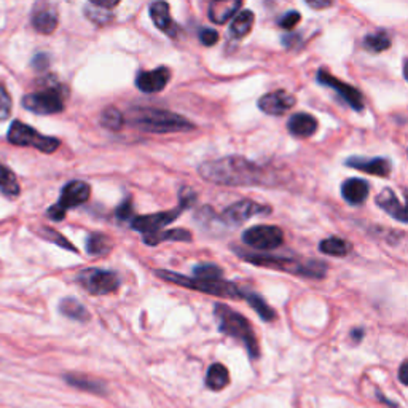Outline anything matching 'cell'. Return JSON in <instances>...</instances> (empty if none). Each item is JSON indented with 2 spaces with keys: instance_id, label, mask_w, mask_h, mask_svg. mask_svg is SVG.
Masks as SVG:
<instances>
[{
  "instance_id": "d6a6232c",
  "label": "cell",
  "mask_w": 408,
  "mask_h": 408,
  "mask_svg": "<svg viewBox=\"0 0 408 408\" xmlns=\"http://www.w3.org/2000/svg\"><path fill=\"white\" fill-rule=\"evenodd\" d=\"M85 17L92 23L98 24V26H107L109 23L114 21V13L110 12V10H105L93 2H89L87 7H85Z\"/></svg>"
},
{
  "instance_id": "5b68a950",
  "label": "cell",
  "mask_w": 408,
  "mask_h": 408,
  "mask_svg": "<svg viewBox=\"0 0 408 408\" xmlns=\"http://www.w3.org/2000/svg\"><path fill=\"white\" fill-rule=\"evenodd\" d=\"M155 275L161 278L166 283L185 287V289L198 290L203 292V294L215 295V297H224V299H231V300H241L244 297V290H241L235 283H230V281H208V279H196V278H187V276L174 273V271H166V270H157Z\"/></svg>"
},
{
  "instance_id": "f1b7e54d",
  "label": "cell",
  "mask_w": 408,
  "mask_h": 408,
  "mask_svg": "<svg viewBox=\"0 0 408 408\" xmlns=\"http://www.w3.org/2000/svg\"><path fill=\"white\" fill-rule=\"evenodd\" d=\"M254 13L250 10H244L241 12L238 17L235 18V21L231 23L230 28V35L235 39H243L252 31V26H254Z\"/></svg>"
},
{
  "instance_id": "f546056e",
  "label": "cell",
  "mask_w": 408,
  "mask_h": 408,
  "mask_svg": "<svg viewBox=\"0 0 408 408\" xmlns=\"http://www.w3.org/2000/svg\"><path fill=\"white\" fill-rule=\"evenodd\" d=\"M391 37L386 31H378L375 34L365 35L364 39V48L370 53H381L385 50L391 48Z\"/></svg>"
},
{
  "instance_id": "f35d334b",
  "label": "cell",
  "mask_w": 408,
  "mask_h": 408,
  "mask_svg": "<svg viewBox=\"0 0 408 408\" xmlns=\"http://www.w3.org/2000/svg\"><path fill=\"white\" fill-rule=\"evenodd\" d=\"M300 21H301L300 13L295 12V10H292V12H287L284 17L279 19V26L283 29H287V31H290V29H294Z\"/></svg>"
},
{
  "instance_id": "d590c367",
  "label": "cell",
  "mask_w": 408,
  "mask_h": 408,
  "mask_svg": "<svg viewBox=\"0 0 408 408\" xmlns=\"http://www.w3.org/2000/svg\"><path fill=\"white\" fill-rule=\"evenodd\" d=\"M37 233L42 236V238H45L47 241H52V243L61 246V248L67 249V250H72V252H78L77 248L75 246L70 244V241L67 238H64V236L61 233H58L56 230L53 228H47V226H42V228L37 230Z\"/></svg>"
},
{
  "instance_id": "8992f818",
  "label": "cell",
  "mask_w": 408,
  "mask_h": 408,
  "mask_svg": "<svg viewBox=\"0 0 408 408\" xmlns=\"http://www.w3.org/2000/svg\"><path fill=\"white\" fill-rule=\"evenodd\" d=\"M24 109L37 115H53L64 110V88L53 80L45 83L39 92L29 93L23 98Z\"/></svg>"
},
{
  "instance_id": "7bdbcfd3",
  "label": "cell",
  "mask_w": 408,
  "mask_h": 408,
  "mask_svg": "<svg viewBox=\"0 0 408 408\" xmlns=\"http://www.w3.org/2000/svg\"><path fill=\"white\" fill-rule=\"evenodd\" d=\"M399 380L402 385H407V361L402 362V365L399 369Z\"/></svg>"
},
{
  "instance_id": "1f68e13d",
  "label": "cell",
  "mask_w": 408,
  "mask_h": 408,
  "mask_svg": "<svg viewBox=\"0 0 408 408\" xmlns=\"http://www.w3.org/2000/svg\"><path fill=\"white\" fill-rule=\"evenodd\" d=\"M243 299L249 301V305L255 310V313L259 314L264 321L273 322L276 319V311L271 308V306H268V303H266V301L261 299L260 295L254 294V292H252V294H246L244 292Z\"/></svg>"
},
{
  "instance_id": "9a60e30c",
  "label": "cell",
  "mask_w": 408,
  "mask_h": 408,
  "mask_svg": "<svg viewBox=\"0 0 408 408\" xmlns=\"http://www.w3.org/2000/svg\"><path fill=\"white\" fill-rule=\"evenodd\" d=\"M295 105V98L289 94L284 89H278V92L268 93L261 96L259 100V109L266 115H273V117H279L289 112V110Z\"/></svg>"
},
{
  "instance_id": "e575fe53",
  "label": "cell",
  "mask_w": 408,
  "mask_h": 408,
  "mask_svg": "<svg viewBox=\"0 0 408 408\" xmlns=\"http://www.w3.org/2000/svg\"><path fill=\"white\" fill-rule=\"evenodd\" d=\"M195 278L196 279H208V281H219L224 276V271H222L217 265L213 264H201L196 265L193 268Z\"/></svg>"
},
{
  "instance_id": "9c48e42d",
  "label": "cell",
  "mask_w": 408,
  "mask_h": 408,
  "mask_svg": "<svg viewBox=\"0 0 408 408\" xmlns=\"http://www.w3.org/2000/svg\"><path fill=\"white\" fill-rule=\"evenodd\" d=\"M77 283L92 295H107L118 290V276L110 270L87 268L77 275Z\"/></svg>"
},
{
  "instance_id": "d6986e66",
  "label": "cell",
  "mask_w": 408,
  "mask_h": 408,
  "mask_svg": "<svg viewBox=\"0 0 408 408\" xmlns=\"http://www.w3.org/2000/svg\"><path fill=\"white\" fill-rule=\"evenodd\" d=\"M241 7V0H214L209 3L208 17L214 24H225L231 17H235V13H238Z\"/></svg>"
},
{
  "instance_id": "60d3db41",
  "label": "cell",
  "mask_w": 408,
  "mask_h": 408,
  "mask_svg": "<svg viewBox=\"0 0 408 408\" xmlns=\"http://www.w3.org/2000/svg\"><path fill=\"white\" fill-rule=\"evenodd\" d=\"M47 65H48V56H47V54L40 53V54H37V56H35L32 59V67L34 69L43 70L45 67H47Z\"/></svg>"
},
{
  "instance_id": "ac0fdd59",
  "label": "cell",
  "mask_w": 408,
  "mask_h": 408,
  "mask_svg": "<svg viewBox=\"0 0 408 408\" xmlns=\"http://www.w3.org/2000/svg\"><path fill=\"white\" fill-rule=\"evenodd\" d=\"M378 208L385 211L386 214H389L392 219H396L400 224H407V211L405 206L400 203V200L397 198L394 191L391 189H385L380 195L375 198Z\"/></svg>"
},
{
  "instance_id": "277c9868",
  "label": "cell",
  "mask_w": 408,
  "mask_h": 408,
  "mask_svg": "<svg viewBox=\"0 0 408 408\" xmlns=\"http://www.w3.org/2000/svg\"><path fill=\"white\" fill-rule=\"evenodd\" d=\"M214 314L219 321V330L222 334L243 341V345L246 346L252 359H257L260 356V346L259 341H257L255 332L252 329L250 322L243 314H239L238 311L231 310L230 306L224 303L215 305Z\"/></svg>"
},
{
  "instance_id": "8fae6325",
  "label": "cell",
  "mask_w": 408,
  "mask_h": 408,
  "mask_svg": "<svg viewBox=\"0 0 408 408\" xmlns=\"http://www.w3.org/2000/svg\"><path fill=\"white\" fill-rule=\"evenodd\" d=\"M189 208H190L189 204L180 203V206H178L175 209L163 211V213H157V214L139 215V217H134L131 220V228L136 231H140V233L144 235L155 233V231H160L163 226L173 224V222Z\"/></svg>"
},
{
  "instance_id": "44dd1931",
  "label": "cell",
  "mask_w": 408,
  "mask_h": 408,
  "mask_svg": "<svg viewBox=\"0 0 408 408\" xmlns=\"http://www.w3.org/2000/svg\"><path fill=\"white\" fill-rule=\"evenodd\" d=\"M287 128H289V133L295 138H311V136L316 134L317 128V120L311 114H294L287 122Z\"/></svg>"
},
{
  "instance_id": "4fadbf2b",
  "label": "cell",
  "mask_w": 408,
  "mask_h": 408,
  "mask_svg": "<svg viewBox=\"0 0 408 408\" xmlns=\"http://www.w3.org/2000/svg\"><path fill=\"white\" fill-rule=\"evenodd\" d=\"M271 208L265 204H259L252 200H241L238 203L231 204L222 214V220L230 225H241L248 222L250 217L259 214H270Z\"/></svg>"
},
{
  "instance_id": "d4e9b609",
  "label": "cell",
  "mask_w": 408,
  "mask_h": 408,
  "mask_svg": "<svg viewBox=\"0 0 408 408\" xmlns=\"http://www.w3.org/2000/svg\"><path fill=\"white\" fill-rule=\"evenodd\" d=\"M64 380L67 381L70 386L77 387V389H80V391L93 392V394H105L104 383H100L98 380H93V378H89V376L65 375Z\"/></svg>"
},
{
  "instance_id": "836d02e7",
  "label": "cell",
  "mask_w": 408,
  "mask_h": 408,
  "mask_svg": "<svg viewBox=\"0 0 408 408\" xmlns=\"http://www.w3.org/2000/svg\"><path fill=\"white\" fill-rule=\"evenodd\" d=\"M125 115L115 107H107L100 115V123L110 131H120L125 125Z\"/></svg>"
},
{
  "instance_id": "603a6c76",
  "label": "cell",
  "mask_w": 408,
  "mask_h": 408,
  "mask_svg": "<svg viewBox=\"0 0 408 408\" xmlns=\"http://www.w3.org/2000/svg\"><path fill=\"white\" fill-rule=\"evenodd\" d=\"M191 233L185 228H174V230H160L155 233L144 235V243L147 246H158L163 241H182V243H190Z\"/></svg>"
},
{
  "instance_id": "ffe728a7",
  "label": "cell",
  "mask_w": 408,
  "mask_h": 408,
  "mask_svg": "<svg viewBox=\"0 0 408 408\" xmlns=\"http://www.w3.org/2000/svg\"><path fill=\"white\" fill-rule=\"evenodd\" d=\"M369 191H370V185L364 179L352 178V179H347L346 182H343V185H341V196H343V200L352 206L365 203L367 198H369Z\"/></svg>"
},
{
  "instance_id": "2e32d148",
  "label": "cell",
  "mask_w": 408,
  "mask_h": 408,
  "mask_svg": "<svg viewBox=\"0 0 408 408\" xmlns=\"http://www.w3.org/2000/svg\"><path fill=\"white\" fill-rule=\"evenodd\" d=\"M346 166L352 169L362 171V173L378 175V178H387L391 174L392 164L387 158H364V157H350L346 161Z\"/></svg>"
},
{
  "instance_id": "484cf974",
  "label": "cell",
  "mask_w": 408,
  "mask_h": 408,
  "mask_svg": "<svg viewBox=\"0 0 408 408\" xmlns=\"http://www.w3.org/2000/svg\"><path fill=\"white\" fill-rule=\"evenodd\" d=\"M114 249V241L104 233H92L87 239V252L93 257L109 254Z\"/></svg>"
},
{
  "instance_id": "ba28073f",
  "label": "cell",
  "mask_w": 408,
  "mask_h": 408,
  "mask_svg": "<svg viewBox=\"0 0 408 408\" xmlns=\"http://www.w3.org/2000/svg\"><path fill=\"white\" fill-rule=\"evenodd\" d=\"M89 195H92V187L87 182H83V180H72V182L65 184L58 203L48 209V219L54 222L63 220L69 209H74L80 204L87 203Z\"/></svg>"
},
{
  "instance_id": "74e56055",
  "label": "cell",
  "mask_w": 408,
  "mask_h": 408,
  "mask_svg": "<svg viewBox=\"0 0 408 408\" xmlns=\"http://www.w3.org/2000/svg\"><path fill=\"white\" fill-rule=\"evenodd\" d=\"M115 215H117V219L122 222L131 220L134 217V206H133V200H131V196H128V198L118 206L117 211H115Z\"/></svg>"
},
{
  "instance_id": "7a4b0ae2",
  "label": "cell",
  "mask_w": 408,
  "mask_h": 408,
  "mask_svg": "<svg viewBox=\"0 0 408 408\" xmlns=\"http://www.w3.org/2000/svg\"><path fill=\"white\" fill-rule=\"evenodd\" d=\"M128 122L136 128L155 134L169 133H187L195 128V125L182 115H178L169 110L136 107L128 114Z\"/></svg>"
},
{
  "instance_id": "4dcf8cb0",
  "label": "cell",
  "mask_w": 408,
  "mask_h": 408,
  "mask_svg": "<svg viewBox=\"0 0 408 408\" xmlns=\"http://www.w3.org/2000/svg\"><path fill=\"white\" fill-rule=\"evenodd\" d=\"M0 190L7 196H10V198H17L19 191H21L17 180V175L13 174L12 169H8L7 166H3L2 163H0Z\"/></svg>"
},
{
  "instance_id": "4316f807",
  "label": "cell",
  "mask_w": 408,
  "mask_h": 408,
  "mask_svg": "<svg viewBox=\"0 0 408 408\" xmlns=\"http://www.w3.org/2000/svg\"><path fill=\"white\" fill-rule=\"evenodd\" d=\"M319 250L322 254H329L334 257H345L352 250V244L350 241L339 238V236H332V238L321 241Z\"/></svg>"
},
{
  "instance_id": "e0dca14e",
  "label": "cell",
  "mask_w": 408,
  "mask_h": 408,
  "mask_svg": "<svg viewBox=\"0 0 408 408\" xmlns=\"http://www.w3.org/2000/svg\"><path fill=\"white\" fill-rule=\"evenodd\" d=\"M150 18L161 32L169 35L171 39L178 37V24L171 18V8L166 2H153L150 5Z\"/></svg>"
},
{
  "instance_id": "5bb4252c",
  "label": "cell",
  "mask_w": 408,
  "mask_h": 408,
  "mask_svg": "<svg viewBox=\"0 0 408 408\" xmlns=\"http://www.w3.org/2000/svg\"><path fill=\"white\" fill-rule=\"evenodd\" d=\"M171 80V70L168 67H158L153 70H140L136 75V87L142 93H160L166 88Z\"/></svg>"
},
{
  "instance_id": "ee69618b",
  "label": "cell",
  "mask_w": 408,
  "mask_h": 408,
  "mask_svg": "<svg viewBox=\"0 0 408 408\" xmlns=\"http://www.w3.org/2000/svg\"><path fill=\"white\" fill-rule=\"evenodd\" d=\"M352 339H354V341H361L362 336H364V330L359 329V330H352Z\"/></svg>"
},
{
  "instance_id": "7402d4cb",
  "label": "cell",
  "mask_w": 408,
  "mask_h": 408,
  "mask_svg": "<svg viewBox=\"0 0 408 408\" xmlns=\"http://www.w3.org/2000/svg\"><path fill=\"white\" fill-rule=\"evenodd\" d=\"M58 12L50 5H43L32 13V26L40 34H53L58 28Z\"/></svg>"
},
{
  "instance_id": "30bf717a",
  "label": "cell",
  "mask_w": 408,
  "mask_h": 408,
  "mask_svg": "<svg viewBox=\"0 0 408 408\" xmlns=\"http://www.w3.org/2000/svg\"><path fill=\"white\" fill-rule=\"evenodd\" d=\"M243 243L259 250H273L284 243V231L276 225H255L244 231Z\"/></svg>"
},
{
  "instance_id": "6da1fadb",
  "label": "cell",
  "mask_w": 408,
  "mask_h": 408,
  "mask_svg": "<svg viewBox=\"0 0 408 408\" xmlns=\"http://www.w3.org/2000/svg\"><path fill=\"white\" fill-rule=\"evenodd\" d=\"M201 178L225 187H254L279 184V174L266 166L257 164L243 157H225L204 161L198 168Z\"/></svg>"
},
{
  "instance_id": "52a82bcc",
  "label": "cell",
  "mask_w": 408,
  "mask_h": 408,
  "mask_svg": "<svg viewBox=\"0 0 408 408\" xmlns=\"http://www.w3.org/2000/svg\"><path fill=\"white\" fill-rule=\"evenodd\" d=\"M7 139L10 144L21 145V147H34L43 153H53L59 149V139L52 138V136H43L23 122H13L10 126Z\"/></svg>"
},
{
  "instance_id": "8d00e7d4",
  "label": "cell",
  "mask_w": 408,
  "mask_h": 408,
  "mask_svg": "<svg viewBox=\"0 0 408 408\" xmlns=\"http://www.w3.org/2000/svg\"><path fill=\"white\" fill-rule=\"evenodd\" d=\"M12 115V98L7 88L0 83V122H5Z\"/></svg>"
},
{
  "instance_id": "cb8c5ba5",
  "label": "cell",
  "mask_w": 408,
  "mask_h": 408,
  "mask_svg": "<svg viewBox=\"0 0 408 408\" xmlns=\"http://www.w3.org/2000/svg\"><path fill=\"white\" fill-rule=\"evenodd\" d=\"M230 385V374L224 364H213L206 375V386L211 391H222Z\"/></svg>"
},
{
  "instance_id": "3957f363",
  "label": "cell",
  "mask_w": 408,
  "mask_h": 408,
  "mask_svg": "<svg viewBox=\"0 0 408 408\" xmlns=\"http://www.w3.org/2000/svg\"><path fill=\"white\" fill-rule=\"evenodd\" d=\"M241 259H244L249 264L264 266V268L287 271V273L305 276V278H314L322 279L327 273V264L321 260H308L300 261L292 259V257H278V255H261V254H248V252H241Z\"/></svg>"
},
{
  "instance_id": "7c38bea8",
  "label": "cell",
  "mask_w": 408,
  "mask_h": 408,
  "mask_svg": "<svg viewBox=\"0 0 408 408\" xmlns=\"http://www.w3.org/2000/svg\"><path fill=\"white\" fill-rule=\"evenodd\" d=\"M316 78H317V83L335 89V92L345 99V103L350 105L352 110H356V112H362V110H364V98H362V93L357 88L341 82V80L336 78L335 75L329 74L324 69L317 70Z\"/></svg>"
},
{
  "instance_id": "83f0119b",
  "label": "cell",
  "mask_w": 408,
  "mask_h": 408,
  "mask_svg": "<svg viewBox=\"0 0 408 408\" xmlns=\"http://www.w3.org/2000/svg\"><path fill=\"white\" fill-rule=\"evenodd\" d=\"M59 311H61V314L72 321L87 322L89 319L88 310L75 299H64L61 303H59Z\"/></svg>"
},
{
  "instance_id": "b9f144b4",
  "label": "cell",
  "mask_w": 408,
  "mask_h": 408,
  "mask_svg": "<svg viewBox=\"0 0 408 408\" xmlns=\"http://www.w3.org/2000/svg\"><path fill=\"white\" fill-rule=\"evenodd\" d=\"M308 7L313 8V10H324V8H330L334 2H330V0H325V2H321V0H317V2H313V0H308Z\"/></svg>"
},
{
  "instance_id": "ab89813d",
  "label": "cell",
  "mask_w": 408,
  "mask_h": 408,
  "mask_svg": "<svg viewBox=\"0 0 408 408\" xmlns=\"http://www.w3.org/2000/svg\"><path fill=\"white\" fill-rule=\"evenodd\" d=\"M200 42L204 45V47H213L219 42V34L214 29H201L200 31Z\"/></svg>"
}]
</instances>
